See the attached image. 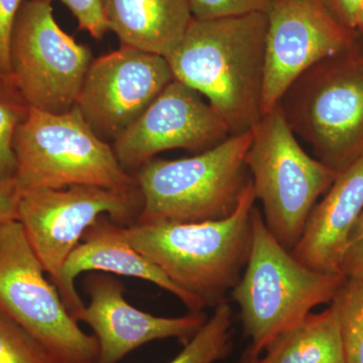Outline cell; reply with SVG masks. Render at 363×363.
Listing matches in <instances>:
<instances>
[{
	"mask_svg": "<svg viewBox=\"0 0 363 363\" xmlns=\"http://www.w3.org/2000/svg\"><path fill=\"white\" fill-rule=\"evenodd\" d=\"M13 150V181L20 194L74 185L138 189L135 177L121 166L113 147L97 136L76 105L59 114L30 107L16 130Z\"/></svg>",
	"mask_w": 363,
	"mask_h": 363,
	"instance_id": "6",
	"label": "cell"
},
{
	"mask_svg": "<svg viewBox=\"0 0 363 363\" xmlns=\"http://www.w3.org/2000/svg\"><path fill=\"white\" fill-rule=\"evenodd\" d=\"M25 0H0V75H11L9 44L16 16Z\"/></svg>",
	"mask_w": 363,
	"mask_h": 363,
	"instance_id": "25",
	"label": "cell"
},
{
	"mask_svg": "<svg viewBox=\"0 0 363 363\" xmlns=\"http://www.w3.org/2000/svg\"><path fill=\"white\" fill-rule=\"evenodd\" d=\"M291 130L336 173L363 156V44L308 69L279 101Z\"/></svg>",
	"mask_w": 363,
	"mask_h": 363,
	"instance_id": "4",
	"label": "cell"
},
{
	"mask_svg": "<svg viewBox=\"0 0 363 363\" xmlns=\"http://www.w3.org/2000/svg\"><path fill=\"white\" fill-rule=\"evenodd\" d=\"M174 80L166 57L121 45L93 60L76 106L104 140H116Z\"/></svg>",
	"mask_w": 363,
	"mask_h": 363,
	"instance_id": "12",
	"label": "cell"
},
{
	"mask_svg": "<svg viewBox=\"0 0 363 363\" xmlns=\"http://www.w3.org/2000/svg\"><path fill=\"white\" fill-rule=\"evenodd\" d=\"M28 243L20 222L0 226V314L55 363H96L94 335L81 329Z\"/></svg>",
	"mask_w": 363,
	"mask_h": 363,
	"instance_id": "8",
	"label": "cell"
},
{
	"mask_svg": "<svg viewBox=\"0 0 363 363\" xmlns=\"http://www.w3.org/2000/svg\"><path fill=\"white\" fill-rule=\"evenodd\" d=\"M30 109L11 75H0V180H14V136Z\"/></svg>",
	"mask_w": 363,
	"mask_h": 363,
	"instance_id": "21",
	"label": "cell"
},
{
	"mask_svg": "<svg viewBox=\"0 0 363 363\" xmlns=\"http://www.w3.org/2000/svg\"><path fill=\"white\" fill-rule=\"evenodd\" d=\"M362 211L363 156L339 172L291 252L307 267L340 274L346 243Z\"/></svg>",
	"mask_w": 363,
	"mask_h": 363,
	"instance_id": "16",
	"label": "cell"
},
{
	"mask_svg": "<svg viewBox=\"0 0 363 363\" xmlns=\"http://www.w3.org/2000/svg\"><path fill=\"white\" fill-rule=\"evenodd\" d=\"M121 45L168 57L193 20L188 0H101Z\"/></svg>",
	"mask_w": 363,
	"mask_h": 363,
	"instance_id": "17",
	"label": "cell"
},
{
	"mask_svg": "<svg viewBox=\"0 0 363 363\" xmlns=\"http://www.w3.org/2000/svg\"><path fill=\"white\" fill-rule=\"evenodd\" d=\"M245 164L264 223L284 247L292 250L337 173L306 152L279 105L253 126Z\"/></svg>",
	"mask_w": 363,
	"mask_h": 363,
	"instance_id": "7",
	"label": "cell"
},
{
	"mask_svg": "<svg viewBox=\"0 0 363 363\" xmlns=\"http://www.w3.org/2000/svg\"><path fill=\"white\" fill-rule=\"evenodd\" d=\"M0 363H55L20 326L0 314Z\"/></svg>",
	"mask_w": 363,
	"mask_h": 363,
	"instance_id": "22",
	"label": "cell"
},
{
	"mask_svg": "<svg viewBox=\"0 0 363 363\" xmlns=\"http://www.w3.org/2000/svg\"><path fill=\"white\" fill-rule=\"evenodd\" d=\"M20 197L14 181L0 180V226L18 221Z\"/></svg>",
	"mask_w": 363,
	"mask_h": 363,
	"instance_id": "27",
	"label": "cell"
},
{
	"mask_svg": "<svg viewBox=\"0 0 363 363\" xmlns=\"http://www.w3.org/2000/svg\"><path fill=\"white\" fill-rule=\"evenodd\" d=\"M345 277L307 267L274 238L262 211L252 209V245L242 276L231 291L241 323L259 355L319 305L330 304Z\"/></svg>",
	"mask_w": 363,
	"mask_h": 363,
	"instance_id": "3",
	"label": "cell"
},
{
	"mask_svg": "<svg viewBox=\"0 0 363 363\" xmlns=\"http://www.w3.org/2000/svg\"><path fill=\"white\" fill-rule=\"evenodd\" d=\"M334 18L350 30H355L363 0H324Z\"/></svg>",
	"mask_w": 363,
	"mask_h": 363,
	"instance_id": "28",
	"label": "cell"
},
{
	"mask_svg": "<svg viewBox=\"0 0 363 363\" xmlns=\"http://www.w3.org/2000/svg\"><path fill=\"white\" fill-rule=\"evenodd\" d=\"M123 227L106 215L100 217L88 228L64 264L55 286L74 318L85 306L75 281L86 272H105L150 281L178 298L189 312H203L205 305L201 301L182 290L156 264L131 247L124 238Z\"/></svg>",
	"mask_w": 363,
	"mask_h": 363,
	"instance_id": "15",
	"label": "cell"
},
{
	"mask_svg": "<svg viewBox=\"0 0 363 363\" xmlns=\"http://www.w3.org/2000/svg\"><path fill=\"white\" fill-rule=\"evenodd\" d=\"M360 30L363 33V4L362 9H360L359 13H358L357 26H355V30Z\"/></svg>",
	"mask_w": 363,
	"mask_h": 363,
	"instance_id": "30",
	"label": "cell"
},
{
	"mask_svg": "<svg viewBox=\"0 0 363 363\" xmlns=\"http://www.w3.org/2000/svg\"><path fill=\"white\" fill-rule=\"evenodd\" d=\"M252 181L233 214L219 220L159 221L123 227L124 238L205 307L226 302L240 281L252 245Z\"/></svg>",
	"mask_w": 363,
	"mask_h": 363,
	"instance_id": "2",
	"label": "cell"
},
{
	"mask_svg": "<svg viewBox=\"0 0 363 363\" xmlns=\"http://www.w3.org/2000/svg\"><path fill=\"white\" fill-rule=\"evenodd\" d=\"M330 304L337 313L346 363H363V277H345Z\"/></svg>",
	"mask_w": 363,
	"mask_h": 363,
	"instance_id": "20",
	"label": "cell"
},
{
	"mask_svg": "<svg viewBox=\"0 0 363 363\" xmlns=\"http://www.w3.org/2000/svg\"><path fill=\"white\" fill-rule=\"evenodd\" d=\"M143 209L140 190L74 185L21 193L18 221L55 286L83 235L101 216L121 226L135 224Z\"/></svg>",
	"mask_w": 363,
	"mask_h": 363,
	"instance_id": "10",
	"label": "cell"
},
{
	"mask_svg": "<svg viewBox=\"0 0 363 363\" xmlns=\"http://www.w3.org/2000/svg\"><path fill=\"white\" fill-rule=\"evenodd\" d=\"M264 351L262 363H346L335 308L310 313Z\"/></svg>",
	"mask_w": 363,
	"mask_h": 363,
	"instance_id": "18",
	"label": "cell"
},
{
	"mask_svg": "<svg viewBox=\"0 0 363 363\" xmlns=\"http://www.w3.org/2000/svg\"><path fill=\"white\" fill-rule=\"evenodd\" d=\"M266 13L198 20L166 57L174 79L207 100L231 135L262 116Z\"/></svg>",
	"mask_w": 363,
	"mask_h": 363,
	"instance_id": "1",
	"label": "cell"
},
{
	"mask_svg": "<svg viewBox=\"0 0 363 363\" xmlns=\"http://www.w3.org/2000/svg\"><path fill=\"white\" fill-rule=\"evenodd\" d=\"M240 363H262L260 362L259 355L255 354L252 350H248L243 355Z\"/></svg>",
	"mask_w": 363,
	"mask_h": 363,
	"instance_id": "29",
	"label": "cell"
},
{
	"mask_svg": "<svg viewBox=\"0 0 363 363\" xmlns=\"http://www.w3.org/2000/svg\"><path fill=\"white\" fill-rule=\"evenodd\" d=\"M231 325L230 306L226 302L216 306L213 315L168 363H215L225 357L230 347Z\"/></svg>",
	"mask_w": 363,
	"mask_h": 363,
	"instance_id": "19",
	"label": "cell"
},
{
	"mask_svg": "<svg viewBox=\"0 0 363 363\" xmlns=\"http://www.w3.org/2000/svg\"><path fill=\"white\" fill-rule=\"evenodd\" d=\"M223 119L197 91L174 79L142 116L114 140L126 171L138 169L164 150L200 152L230 136Z\"/></svg>",
	"mask_w": 363,
	"mask_h": 363,
	"instance_id": "13",
	"label": "cell"
},
{
	"mask_svg": "<svg viewBox=\"0 0 363 363\" xmlns=\"http://www.w3.org/2000/svg\"><path fill=\"white\" fill-rule=\"evenodd\" d=\"M340 274L344 277H363V211L346 243Z\"/></svg>",
	"mask_w": 363,
	"mask_h": 363,
	"instance_id": "26",
	"label": "cell"
},
{
	"mask_svg": "<svg viewBox=\"0 0 363 363\" xmlns=\"http://www.w3.org/2000/svg\"><path fill=\"white\" fill-rule=\"evenodd\" d=\"M52 4L54 0H43ZM68 7L78 21L79 30H85L94 39L100 40L108 32L101 0H59Z\"/></svg>",
	"mask_w": 363,
	"mask_h": 363,
	"instance_id": "24",
	"label": "cell"
},
{
	"mask_svg": "<svg viewBox=\"0 0 363 363\" xmlns=\"http://www.w3.org/2000/svg\"><path fill=\"white\" fill-rule=\"evenodd\" d=\"M266 14L262 116L304 72L357 38L355 30L334 18L324 0H272Z\"/></svg>",
	"mask_w": 363,
	"mask_h": 363,
	"instance_id": "11",
	"label": "cell"
},
{
	"mask_svg": "<svg viewBox=\"0 0 363 363\" xmlns=\"http://www.w3.org/2000/svg\"><path fill=\"white\" fill-rule=\"evenodd\" d=\"M193 18L198 20L266 13L272 0H188Z\"/></svg>",
	"mask_w": 363,
	"mask_h": 363,
	"instance_id": "23",
	"label": "cell"
},
{
	"mask_svg": "<svg viewBox=\"0 0 363 363\" xmlns=\"http://www.w3.org/2000/svg\"><path fill=\"white\" fill-rule=\"evenodd\" d=\"M92 61L89 47L60 28L52 4L23 1L11 33L9 64L30 107L55 114L70 111Z\"/></svg>",
	"mask_w": 363,
	"mask_h": 363,
	"instance_id": "9",
	"label": "cell"
},
{
	"mask_svg": "<svg viewBox=\"0 0 363 363\" xmlns=\"http://www.w3.org/2000/svg\"><path fill=\"white\" fill-rule=\"evenodd\" d=\"M252 128L195 156L150 160L138 169L143 209L135 223L219 220L233 213L252 181L245 156Z\"/></svg>",
	"mask_w": 363,
	"mask_h": 363,
	"instance_id": "5",
	"label": "cell"
},
{
	"mask_svg": "<svg viewBox=\"0 0 363 363\" xmlns=\"http://www.w3.org/2000/svg\"><path fill=\"white\" fill-rule=\"evenodd\" d=\"M85 289L89 303L75 319L92 329L98 343L96 363H118L152 341L178 338L187 342L207 321L203 312L159 317L140 311L126 301L123 284L105 272H90Z\"/></svg>",
	"mask_w": 363,
	"mask_h": 363,
	"instance_id": "14",
	"label": "cell"
}]
</instances>
